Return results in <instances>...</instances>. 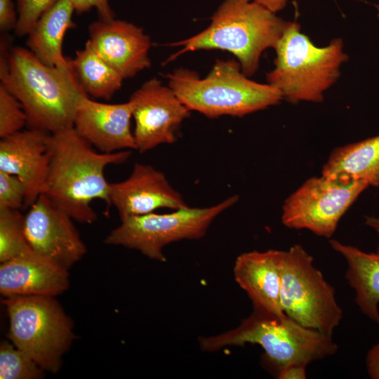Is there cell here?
<instances>
[{"label": "cell", "mask_w": 379, "mask_h": 379, "mask_svg": "<svg viewBox=\"0 0 379 379\" xmlns=\"http://www.w3.org/2000/svg\"><path fill=\"white\" fill-rule=\"evenodd\" d=\"M281 304L288 317L331 336L343 317L334 287L314 265L313 257L300 244L284 251Z\"/></svg>", "instance_id": "ba28073f"}, {"label": "cell", "mask_w": 379, "mask_h": 379, "mask_svg": "<svg viewBox=\"0 0 379 379\" xmlns=\"http://www.w3.org/2000/svg\"><path fill=\"white\" fill-rule=\"evenodd\" d=\"M25 231L34 251L68 270L87 252L73 218L45 194L38 197L25 215Z\"/></svg>", "instance_id": "7c38bea8"}, {"label": "cell", "mask_w": 379, "mask_h": 379, "mask_svg": "<svg viewBox=\"0 0 379 379\" xmlns=\"http://www.w3.org/2000/svg\"><path fill=\"white\" fill-rule=\"evenodd\" d=\"M45 371L23 351L11 342L0 345L1 379H39Z\"/></svg>", "instance_id": "cb8c5ba5"}, {"label": "cell", "mask_w": 379, "mask_h": 379, "mask_svg": "<svg viewBox=\"0 0 379 379\" xmlns=\"http://www.w3.org/2000/svg\"><path fill=\"white\" fill-rule=\"evenodd\" d=\"M0 79L21 103L29 128L48 133L73 127L78 101L86 94L72 64L47 66L22 47L0 56Z\"/></svg>", "instance_id": "7a4b0ae2"}, {"label": "cell", "mask_w": 379, "mask_h": 379, "mask_svg": "<svg viewBox=\"0 0 379 379\" xmlns=\"http://www.w3.org/2000/svg\"><path fill=\"white\" fill-rule=\"evenodd\" d=\"M306 368L305 366H291L281 371L277 376L279 379H305Z\"/></svg>", "instance_id": "4dcf8cb0"}, {"label": "cell", "mask_w": 379, "mask_h": 379, "mask_svg": "<svg viewBox=\"0 0 379 379\" xmlns=\"http://www.w3.org/2000/svg\"><path fill=\"white\" fill-rule=\"evenodd\" d=\"M69 286L68 270L30 246L0 265V293L4 297H56Z\"/></svg>", "instance_id": "2e32d148"}, {"label": "cell", "mask_w": 379, "mask_h": 379, "mask_svg": "<svg viewBox=\"0 0 379 379\" xmlns=\"http://www.w3.org/2000/svg\"><path fill=\"white\" fill-rule=\"evenodd\" d=\"M238 200L239 197L233 195L209 207L188 206L170 213L153 212L131 217L121 221L104 242L135 249L150 259L165 262L163 250L166 246L183 239L203 237L213 221Z\"/></svg>", "instance_id": "9c48e42d"}, {"label": "cell", "mask_w": 379, "mask_h": 379, "mask_svg": "<svg viewBox=\"0 0 379 379\" xmlns=\"http://www.w3.org/2000/svg\"><path fill=\"white\" fill-rule=\"evenodd\" d=\"M331 247L347 262L345 279L355 292L354 300L361 312L379 324V246L375 252L330 239Z\"/></svg>", "instance_id": "d6986e66"}, {"label": "cell", "mask_w": 379, "mask_h": 379, "mask_svg": "<svg viewBox=\"0 0 379 379\" xmlns=\"http://www.w3.org/2000/svg\"><path fill=\"white\" fill-rule=\"evenodd\" d=\"M27 125V116L20 101L0 84V138L21 131Z\"/></svg>", "instance_id": "d4e9b609"}, {"label": "cell", "mask_w": 379, "mask_h": 379, "mask_svg": "<svg viewBox=\"0 0 379 379\" xmlns=\"http://www.w3.org/2000/svg\"><path fill=\"white\" fill-rule=\"evenodd\" d=\"M201 350L215 352L231 345L258 344L267 362L278 374L291 366L310 363L334 355L338 349L332 336L305 327L287 315L253 308L237 328L221 334L199 338Z\"/></svg>", "instance_id": "277c9868"}, {"label": "cell", "mask_w": 379, "mask_h": 379, "mask_svg": "<svg viewBox=\"0 0 379 379\" xmlns=\"http://www.w3.org/2000/svg\"><path fill=\"white\" fill-rule=\"evenodd\" d=\"M52 296L4 297L8 338L44 371L58 372L75 338L73 324Z\"/></svg>", "instance_id": "52a82bcc"}, {"label": "cell", "mask_w": 379, "mask_h": 379, "mask_svg": "<svg viewBox=\"0 0 379 379\" xmlns=\"http://www.w3.org/2000/svg\"><path fill=\"white\" fill-rule=\"evenodd\" d=\"M25 187L16 175L0 171V209L25 208Z\"/></svg>", "instance_id": "4316f807"}, {"label": "cell", "mask_w": 379, "mask_h": 379, "mask_svg": "<svg viewBox=\"0 0 379 379\" xmlns=\"http://www.w3.org/2000/svg\"><path fill=\"white\" fill-rule=\"evenodd\" d=\"M92 47L124 78L149 68V36L137 25L122 20H99L88 26Z\"/></svg>", "instance_id": "5bb4252c"}, {"label": "cell", "mask_w": 379, "mask_h": 379, "mask_svg": "<svg viewBox=\"0 0 379 379\" xmlns=\"http://www.w3.org/2000/svg\"><path fill=\"white\" fill-rule=\"evenodd\" d=\"M74 12L69 0H59L40 17L27 34V47L44 65L70 66V60L63 55L62 48L67 30L75 26L72 21Z\"/></svg>", "instance_id": "ffe728a7"}, {"label": "cell", "mask_w": 379, "mask_h": 379, "mask_svg": "<svg viewBox=\"0 0 379 379\" xmlns=\"http://www.w3.org/2000/svg\"><path fill=\"white\" fill-rule=\"evenodd\" d=\"M29 246L25 215L20 210L0 209V262L15 258Z\"/></svg>", "instance_id": "603a6c76"}, {"label": "cell", "mask_w": 379, "mask_h": 379, "mask_svg": "<svg viewBox=\"0 0 379 379\" xmlns=\"http://www.w3.org/2000/svg\"><path fill=\"white\" fill-rule=\"evenodd\" d=\"M274 50V67L267 74V84L293 104L323 102L324 93L337 82L348 60L341 38L317 46L296 22H289Z\"/></svg>", "instance_id": "5b68a950"}, {"label": "cell", "mask_w": 379, "mask_h": 379, "mask_svg": "<svg viewBox=\"0 0 379 379\" xmlns=\"http://www.w3.org/2000/svg\"><path fill=\"white\" fill-rule=\"evenodd\" d=\"M70 62L81 88L88 95L108 100L122 86L124 79L97 54L88 40Z\"/></svg>", "instance_id": "7402d4cb"}, {"label": "cell", "mask_w": 379, "mask_h": 379, "mask_svg": "<svg viewBox=\"0 0 379 379\" xmlns=\"http://www.w3.org/2000/svg\"><path fill=\"white\" fill-rule=\"evenodd\" d=\"M132 117L129 101L106 104L93 100L84 94L78 101L73 127L100 152L136 150L134 135L131 130Z\"/></svg>", "instance_id": "9a60e30c"}, {"label": "cell", "mask_w": 379, "mask_h": 379, "mask_svg": "<svg viewBox=\"0 0 379 379\" xmlns=\"http://www.w3.org/2000/svg\"><path fill=\"white\" fill-rule=\"evenodd\" d=\"M321 175L344 176L379 186V135L333 149L321 171Z\"/></svg>", "instance_id": "44dd1931"}, {"label": "cell", "mask_w": 379, "mask_h": 379, "mask_svg": "<svg viewBox=\"0 0 379 379\" xmlns=\"http://www.w3.org/2000/svg\"><path fill=\"white\" fill-rule=\"evenodd\" d=\"M375 6L378 11V18H379V5H375Z\"/></svg>", "instance_id": "836d02e7"}, {"label": "cell", "mask_w": 379, "mask_h": 379, "mask_svg": "<svg viewBox=\"0 0 379 379\" xmlns=\"http://www.w3.org/2000/svg\"><path fill=\"white\" fill-rule=\"evenodd\" d=\"M48 172L44 194L73 220L92 224L97 214L91 206L94 199L111 206L105 169L127 161L131 152H98L74 127L48 133Z\"/></svg>", "instance_id": "6da1fadb"}, {"label": "cell", "mask_w": 379, "mask_h": 379, "mask_svg": "<svg viewBox=\"0 0 379 379\" xmlns=\"http://www.w3.org/2000/svg\"><path fill=\"white\" fill-rule=\"evenodd\" d=\"M368 186L364 180L344 176L310 178L284 201L282 223L329 239L341 218Z\"/></svg>", "instance_id": "30bf717a"}, {"label": "cell", "mask_w": 379, "mask_h": 379, "mask_svg": "<svg viewBox=\"0 0 379 379\" xmlns=\"http://www.w3.org/2000/svg\"><path fill=\"white\" fill-rule=\"evenodd\" d=\"M366 366L371 378L379 379V340L368 351Z\"/></svg>", "instance_id": "f546056e"}, {"label": "cell", "mask_w": 379, "mask_h": 379, "mask_svg": "<svg viewBox=\"0 0 379 379\" xmlns=\"http://www.w3.org/2000/svg\"><path fill=\"white\" fill-rule=\"evenodd\" d=\"M18 14L12 0H0V29L8 32L15 29Z\"/></svg>", "instance_id": "f1b7e54d"}, {"label": "cell", "mask_w": 379, "mask_h": 379, "mask_svg": "<svg viewBox=\"0 0 379 379\" xmlns=\"http://www.w3.org/2000/svg\"><path fill=\"white\" fill-rule=\"evenodd\" d=\"M284 251H253L239 255L234 266L236 282L247 293L253 308L285 314L281 304Z\"/></svg>", "instance_id": "ac0fdd59"}, {"label": "cell", "mask_w": 379, "mask_h": 379, "mask_svg": "<svg viewBox=\"0 0 379 379\" xmlns=\"http://www.w3.org/2000/svg\"><path fill=\"white\" fill-rule=\"evenodd\" d=\"M211 20L199 34L168 44L182 48L165 63L187 52L220 49L234 55L249 77L257 72L262 52L275 48L290 22L253 0H224Z\"/></svg>", "instance_id": "3957f363"}, {"label": "cell", "mask_w": 379, "mask_h": 379, "mask_svg": "<svg viewBox=\"0 0 379 379\" xmlns=\"http://www.w3.org/2000/svg\"><path fill=\"white\" fill-rule=\"evenodd\" d=\"M48 135L29 128L0 140V171L16 175L23 182L25 208H29L44 192L49 166Z\"/></svg>", "instance_id": "e0dca14e"}, {"label": "cell", "mask_w": 379, "mask_h": 379, "mask_svg": "<svg viewBox=\"0 0 379 379\" xmlns=\"http://www.w3.org/2000/svg\"><path fill=\"white\" fill-rule=\"evenodd\" d=\"M168 86L190 111L209 118L244 117L279 104L281 93L269 84L252 81L239 62L216 60L204 78L185 68L168 74Z\"/></svg>", "instance_id": "8992f818"}, {"label": "cell", "mask_w": 379, "mask_h": 379, "mask_svg": "<svg viewBox=\"0 0 379 379\" xmlns=\"http://www.w3.org/2000/svg\"><path fill=\"white\" fill-rule=\"evenodd\" d=\"M74 7V12L78 14L84 13L95 8L100 20H110L114 18V14L111 8L109 0H69Z\"/></svg>", "instance_id": "83f0119b"}, {"label": "cell", "mask_w": 379, "mask_h": 379, "mask_svg": "<svg viewBox=\"0 0 379 379\" xmlns=\"http://www.w3.org/2000/svg\"><path fill=\"white\" fill-rule=\"evenodd\" d=\"M111 206L121 221L154 212L158 208L177 210L189 206L161 171L151 165L137 163L127 179L109 183Z\"/></svg>", "instance_id": "4fadbf2b"}, {"label": "cell", "mask_w": 379, "mask_h": 379, "mask_svg": "<svg viewBox=\"0 0 379 379\" xmlns=\"http://www.w3.org/2000/svg\"><path fill=\"white\" fill-rule=\"evenodd\" d=\"M59 0H17L18 14L17 25L14 29L18 36L27 35L40 17Z\"/></svg>", "instance_id": "484cf974"}, {"label": "cell", "mask_w": 379, "mask_h": 379, "mask_svg": "<svg viewBox=\"0 0 379 379\" xmlns=\"http://www.w3.org/2000/svg\"><path fill=\"white\" fill-rule=\"evenodd\" d=\"M262 5L274 13L283 10L287 4V0H253Z\"/></svg>", "instance_id": "1f68e13d"}, {"label": "cell", "mask_w": 379, "mask_h": 379, "mask_svg": "<svg viewBox=\"0 0 379 379\" xmlns=\"http://www.w3.org/2000/svg\"><path fill=\"white\" fill-rule=\"evenodd\" d=\"M365 224L373 228L379 236V217H366Z\"/></svg>", "instance_id": "d6a6232c"}, {"label": "cell", "mask_w": 379, "mask_h": 379, "mask_svg": "<svg viewBox=\"0 0 379 379\" xmlns=\"http://www.w3.org/2000/svg\"><path fill=\"white\" fill-rule=\"evenodd\" d=\"M135 121L136 150L149 151L162 144H171L190 110L173 89L154 77L145 81L131 96Z\"/></svg>", "instance_id": "8fae6325"}]
</instances>
